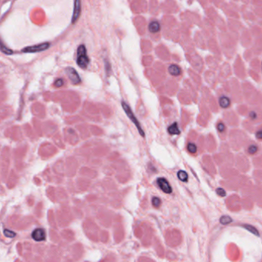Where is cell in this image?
I'll list each match as a JSON object with an SVG mask.
<instances>
[{"mask_svg": "<svg viewBox=\"0 0 262 262\" xmlns=\"http://www.w3.org/2000/svg\"><path fill=\"white\" fill-rule=\"evenodd\" d=\"M256 137H257V139L262 140V130H259V131L256 133Z\"/></svg>", "mask_w": 262, "mask_h": 262, "instance_id": "cell-23", "label": "cell"}, {"mask_svg": "<svg viewBox=\"0 0 262 262\" xmlns=\"http://www.w3.org/2000/svg\"><path fill=\"white\" fill-rule=\"evenodd\" d=\"M169 72L173 76H178L181 74V69L176 64H172L169 68Z\"/></svg>", "mask_w": 262, "mask_h": 262, "instance_id": "cell-9", "label": "cell"}, {"mask_svg": "<svg viewBox=\"0 0 262 262\" xmlns=\"http://www.w3.org/2000/svg\"><path fill=\"white\" fill-rule=\"evenodd\" d=\"M63 84H64V81L61 78L58 79V80H56L55 82H54V86L57 87V88H60V87H61Z\"/></svg>", "mask_w": 262, "mask_h": 262, "instance_id": "cell-20", "label": "cell"}, {"mask_svg": "<svg viewBox=\"0 0 262 262\" xmlns=\"http://www.w3.org/2000/svg\"><path fill=\"white\" fill-rule=\"evenodd\" d=\"M149 31L151 33H157L160 30V25L157 21H152L149 24Z\"/></svg>", "mask_w": 262, "mask_h": 262, "instance_id": "cell-8", "label": "cell"}, {"mask_svg": "<svg viewBox=\"0 0 262 262\" xmlns=\"http://www.w3.org/2000/svg\"><path fill=\"white\" fill-rule=\"evenodd\" d=\"M177 176H178V178L182 182H187V180H188V174H187L186 172L183 171V170H179L178 172Z\"/></svg>", "mask_w": 262, "mask_h": 262, "instance_id": "cell-13", "label": "cell"}, {"mask_svg": "<svg viewBox=\"0 0 262 262\" xmlns=\"http://www.w3.org/2000/svg\"><path fill=\"white\" fill-rule=\"evenodd\" d=\"M4 234L8 238H14L15 236V233L14 231H12L9 230V229H5L4 231Z\"/></svg>", "mask_w": 262, "mask_h": 262, "instance_id": "cell-18", "label": "cell"}, {"mask_svg": "<svg viewBox=\"0 0 262 262\" xmlns=\"http://www.w3.org/2000/svg\"><path fill=\"white\" fill-rule=\"evenodd\" d=\"M32 238L36 241H44L46 238V235H45V231L44 229L42 228H36L33 231L32 234Z\"/></svg>", "mask_w": 262, "mask_h": 262, "instance_id": "cell-7", "label": "cell"}, {"mask_svg": "<svg viewBox=\"0 0 262 262\" xmlns=\"http://www.w3.org/2000/svg\"><path fill=\"white\" fill-rule=\"evenodd\" d=\"M121 104H122L123 109L124 110V111H125V113H127V115L128 117L130 118V120H131V121H132V122L133 123H134L135 126L137 127V130H138V131H139V133H140V134L141 135V136H142L143 137H145L144 131H143V128L141 127V125H140V122L138 121V120L137 119V117H135L134 113H133L132 110L130 109V107H129V105H128V104L127 103H125L124 101H122V103H121Z\"/></svg>", "mask_w": 262, "mask_h": 262, "instance_id": "cell-2", "label": "cell"}, {"mask_svg": "<svg viewBox=\"0 0 262 262\" xmlns=\"http://www.w3.org/2000/svg\"><path fill=\"white\" fill-rule=\"evenodd\" d=\"M250 117H251V118L254 120V119L256 117V114L255 113V112H251V113H250Z\"/></svg>", "mask_w": 262, "mask_h": 262, "instance_id": "cell-24", "label": "cell"}, {"mask_svg": "<svg viewBox=\"0 0 262 262\" xmlns=\"http://www.w3.org/2000/svg\"><path fill=\"white\" fill-rule=\"evenodd\" d=\"M0 51L3 52V53H4V54H8V55L13 54V51L5 46V44H3V42H2V40L1 39H0Z\"/></svg>", "mask_w": 262, "mask_h": 262, "instance_id": "cell-11", "label": "cell"}, {"mask_svg": "<svg viewBox=\"0 0 262 262\" xmlns=\"http://www.w3.org/2000/svg\"><path fill=\"white\" fill-rule=\"evenodd\" d=\"M81 0H74V12L73 15H72V20H71L72 24H74V23L78 21L79 16H80V14H81Z\"/></svg>", "mask_w": 262, "mask_h": 262, "instance_id": "cell-5", "label": "cell"}, {"mask_svg": "<svg viewBox=\"0 0 262 262\" xmlns=\"http://www.w3.org/2000/svg\"><path fill=\"white\" fill-rule=\"evenodd\" d=\"M89 58L87 55L86 47L84 44H81L77 51V64L80 68L86 69L89 64Z\"/></svg>", "mask_w": 262, "mask_h": 262, "instance_id": "cell-1", "label": "cell"}, {"mask_svg": "<svg viewBox=\"0 0 262 262\" xmlns=\"http://www.w3.org/2000/svg\"><path fill=\"white\" fill-rule=\"evenodd\" d=\"M217 128H218V131H220V132H223V131L225 130V129H226V127H225V125L223 124L222 123H219L218 124V127H217Z\"/></svg>", "mask_w": 262, "mask_h": 262, "instance_id": "cell-22", "label": "cell"}, {"mask_svg": "<svg viewBox=\"0 0 262 262\" xmlns=\"http://www.w3.org/2000/svg\"><path fill=\"white\" fill-rule=\"evenodd\" d=\"M157 184L159 188L164 192L165 193L170 194L172 192V187L169 185V182L167 181L165 178H159L157 179Z\"/></svg>", "mask_w": 262, "mask_h": 262, "instance_id": "cell-6", "label": "cell"}, {"mask_svg": "<svg viewBox=\"0 0 262 262\" xmlns=\"http://www.w3.org/2000/svg\"><path fill=\"white\" fill-rule=\"evenodd\" d=\"M188 150H189V152L191 153H195L197 151V147L194 143H189V144H188Z\"/></svg>", "mask_w": 262, "mask_h": 262, "instance_id": "cell-17", "label": "cell"}, {"mask_svg": "<svg viewBox=\"0 0 262 262\" xmlns=\"http://www.w3.org/2000/svg\"><path fill=\"white\" fill-rule=\"evenodd\" d=\"M216 192H217V194H218V196H226V191H225V190H224V189H222V188H218V189H217V190H216Z\"/></svg>", "mask_w": 262, "mask_h": 262, "instance_id": "cell-21", "label": "cell"}, {"mask_svg": "<svg viewBox=\"0 0 262 262\" xmlns=\"http://www.w3.org/2000/svg\"><path fill=\"white\" fill-rule=\"evenodd\" d=\"M152 203L153 206H154L155 208H159L160 205H161V200L158 197H153L152 200Z\"/></svg>", "mask_w": 262, "mask_h": 262, "instance_id": "cell-16", "label": "cell"}, {"mask_svg": "<svg viewBox=\"0 0 262 262\" xmlns=\"http://www.w3.org/2000/svg\"><path fill=\"white\" fill-rule=\"evenodd\" d=\"M219 104L222 108H227L230 105V101L226 97H222L219 100Z\"/></svg>", "mask_w": 262, "mask_h": 262, "instance_id": "cell-12", "label": "cell"}, {"mask_svg": "<svg viewBox=\"0 0 262 262\" xmlns=\"http://www.w3.org/2000/svg\"><path fill=\"white\" fill-rule=\"evenodd\" d=\"M50 47V43L48 42H44L42 44L33 45V46L26 47L22 49V52L25 53H34V52H40L45 51Z\"/></svg>", "mask_w": 262, "mask_h": 262, "instance_id": "cell-3", "label": "cell"}, {"mask_svg": "<svg viewBox=\"0 0 262 262\" xmlns=\"http://www.w3.org/2000/svg\"><path fill=\"white\" fill-rule=\"evenodd\" d=\"M244 228H245L247 230H248L249 231L254 234L255 235H259V232H258V230H257V228H255L254 226H250V225H245V226H243Z\"/></svg>", "mask_w": 262, "mask_h": 262, "instance_id": "cell-14", "label": "cell"}, {"mask_svg": "<svg viewBox=\"0 0 262 262\" xmlns=\"http://www.w3.org/2000/svg\"><path fill=\"white\" fill-rule=\"evenodd\" d=\"M65 71H66V74H68L69 79L71 80V83L74 84H78L81 83V79L75 69L71 67H68L65 69Z\"/></svg>", "mask_w": 262, "mask_h": 262, "instance_id": "cell-4", "label": "cell"}, {"mask_svg": "<svg viewBox=\"0 0 262 262\" xmlns=\"http://www.w3.org/2000/svg\"><path fill=\"white\" fill-rule=\"evenodd\" d=\"M168 132L170 134H174V135H179L180 133V130H179L178 125H177V123H173L170 127H168Z\"/></svg>", "mask_w": 262, "mask_h": 262, "instance_id": "cell-10", "label": "cell"}, {"mask_svg": "<svg viewBox=\"0 0 262 262\" xmlns=\"http://www.w3.org/2000/svg\"><path fill=\"white\" fill-rule=\"evenodd\" d=\"M232 222V219L231 218H230L229 216H222V218H220V222L222 224V225H228L229 223H231Z\"/></svg>", "mask_w": 262, "mask_h": 262, "instance_id": "cell-15", "label": "cell"}, {"mask_svg": "<svg viewBox=\"0 0 262 262\" xmlns=\"http://www.w3.org/2000/svg\"><path fill=\"white\" fill-rule=\"evenodd\" d=\"M257 151V147L255 145H251L249 148H248V152L251 154H254Z\"/></svg>", "mask_w": 262, "mask_h": 262, "instance_id": "cell-19", "label": "cell"}]
</instances>
